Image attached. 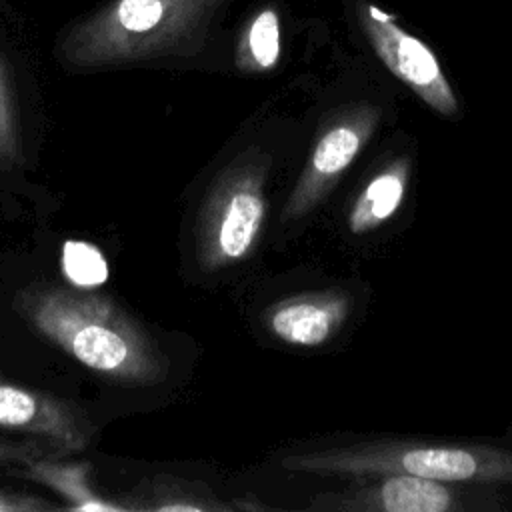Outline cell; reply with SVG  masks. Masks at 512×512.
Returning a JSON list of instances; mask_svg holds the SVG:
<instances>
[{"instance_id":"obj_1","label":"cell","mask_w":512,"mask_h":512,"mask_svg":"<svg viewBox=\"0 0 512 512\" xmlns=\"http://www.w3.org/2000/svg\"><path fill=\"white\" fill-rule=\"evenodd\" d=\"M12 306L42 338L106 380L156 386L168 376L158 342L106 294L42 282L20 288Z\"/></svg>"},{"instance_id":"obj_2","label":"cell","mask_w":512,"mask_h":512,"mask_svg":"<svg viewBox=\"0 0 512 512\" xmlns=\"http://www.w3.org/2000/svg\"><path fill=\"white\" fill-rule=\"evenodd\" d=\"M232 0H108L74 20L56 46L72 70L196 56Z\"/></svg>"},{"instance_id":"obj_3","label":"cell","mask_w":512,"mask_h":512,"mask_svg":"<svg viewBox=\"0 0 512 512\" xmlns=\"http://www.w3.org/2000/svg\"><path fill=\"white\" fill-rule=\"evenodd\" d=\"M280 466L318 476L408 474L448 484H512V452L486 444L374 440L288 454Z\"/></svg>"},{"instance_id":"obj_4","label":"cell","mask_w":512,"mask_h":512,"mask_svg":"<svg viewBox=\"0 0 512 512\" xmlns=\"http://www.w3.org/2000/svg\"><path fill=\"white\" fill-rule=\"evenodd\" d=\"M270 162L260 148H248L208 186L194 228L196 260L204 272H220L252 254L268 210Z\"/></svg>"},{"instance_id":"obj_5","label":"cell","mask_w":512,"mask_h":512,"mask_svg":"<svg viewBox=\"0 0 512 512\" xmlns=\"http://www.w3.org/2000/svg\"><path fill=\"white\" fill-rule=\"evenodd\" d=\"M352 14L378 60L402 84L438 114L454 116L458 112L456 94L426 42L410 34L394 14L372 0H352Z\"/></svg>"},{"instance_id":"obj_6","label":"cell","mask_w":512,"mask_h":512,"mask_svg":"<svg viewBox=\"0 0 512 512\" xmlns=\"http://www.w3.org/2000/svg\"><path fill=\"white\" fill-rule=\"evenodd\" d=\"M378 120V108L356 104L340 110L322 126L308 162L284 204V224L308 216L328 196L376 130Z\"/></svg>"},{"instance_id":"obj_7","label":"cell","mask_w":512,"mask_h":512,"mask_svg":"<svg viewBox=\"0 0 512 512\" xmlns=\"http://www.w3.org/2000/svg\"><path fill=\"white\" fill-rule=\"evenodd\" d=\"M356 480L340 492L318 494L310 510L320 512H454L470 508L466 492L448 482L408 474H384Z\"/></svg>"},{"instance_id":"obj_8","label":"cell","mask_w":512,"mask_h":512,"mask_svg":"<svg viewBox=\"0 0 512 512\" xmlns=\"http://www.w3.org/2000/svg\"><path fill=\"white\" fill-rule=\"evenodd\" d=\"M0 428L42 438L60 456L86 450L96 432L92 420L72 400L4 378H0Z\"/></svg>"},{"instance_id":"obj_9","label":"cell","mask_w":512,"mask_h":512,"mask_svg":"<svg viewBox=\"0 0 512 512\" xmlns=\"http://www.w3.org/2000/svg\"><path fill=\"white\" fill-rule=\"evenodd\" d=\"M350 304V296L338 288L294 294L268 306L262 322L284 344L316 348L326 344L342 328Z\"/></svg>"},{"instance_id":"obj_10","label":"cell","mask_w":512,"mask_h":512,"mask_svg":"<svg viewBox=\"0 0 512 512\" xmlns=\"http://www.w3.org/2000/svg\"><path fill=\"white\" fill-rule=\"evenodd\" d=\"M64 456H42L22 468V474L44 484L60 498L68 510L78 512H128L122 500L102 496L92 484V464L78 460H62Z\"/></svg>"},{"instance_id":"obj_11","label":"cell","mask_w":512,"mask_h":512,"mask_svg":"<svg viewBox=\"0 0 512 512\" xmlns=\"http://www.w3.org/2000/svg\"><path fill=\"white\" fill-rule=\"evenodd\" d=\"M128 512H228L234 504L222 502L204 482L176 476H152L138 482L120 498Z\"/></svg>"},{"instance_id":"obj_12","label":"cell","mask_w":512,"mask_h":512,"mask_svg":"<svg viewBox=\"0 0 512 512\" xmlns=\"http://www.w3.org/2000/svg\"><path fill=\"white\" fill-rule=\"evenodd\" d=\"M410 180L408 158H396L378 170L360 190L348 210V230L352 234H366L388 222L400 208Z\"/></svg>"},{"instance_id":"obj_13","label":"cell","mask_w":512,"mask_h":512,"mask_svg":"<svg viewBox=\"0 0 512 512\" xmlns=\"http://www.w3.org/2000/svg\"><path fill=\"white\" fill-rule=\"evenodd\" d=\"M282 56V20L272 4L260 6L246 20L236 52L234 66L244 74H264L276 68Z\"/></svg>"},{"instance_id":"obj_14","label":"cell","mask_w":512,"mask_h":512,"mask_svg":"<svg viewBox=\"0 0 512 512\" xmlns=\"http://www.w3.org/2000/svg\"><path fill=\"white\" fill-rule=\"evenodd\" d=\"M24 164L20 124L16 114L10 68L0 50V172H12Z\"/></svg>"},{"instance_id":"obj_15","label":"cell","mask_w":512,"mask_h":512,"mask_svg":"<svg viewBox=\"0 0 512 512\" xmlns=\"http://www.w3.org/2000/svg\"><path fill=\"white\" fill-rule=\"evenodd\" d=\"M62 268L66 278L78 286L88 288L106 280V260L104 256L90 244L70 240L62 250Z\"/></svg>"},{"instance_id":"obj_16","label":"cell","mask_w":512,"mask_h":512,"mask_svg":"<svg viewBox=\"0 0 512 512\" xmlns=\"http://www.w3.org/2000/svg\"><path fill=\"white\" fill-rule=\"evenodd\" d=\"M42 456H60L58 450L42 438H24V440H6L0 438V468L24 466Z\"/></svg>"},{"instance_id":"obj_17","label":"cell","mask_w":512,"mask_h":512,"mask_svg":"<svg viewBox=\"0 0 512 512\" xmlns=\"http://www.w3.org/2000/svg\"><path fill=\"white\" fill-rule=\"evenodd\" d=\"M52 502L20 490H0V512H44L54 510Z\"/></svg>"}]
</instances>
